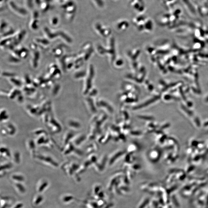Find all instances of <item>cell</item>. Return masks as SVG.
Wrapping results in <instances>:
<instances>
[{"mask_svg":"<svg viewBox=\"0 0 208 208\" xmlns=\"http://www.w3.org/2000/svg\"><path fill=\"white\" fill-rule=\"evenodd\" d=\"M35 159L41 163L53 167H57L59 166L57 162L50 155L42 154V153L37 154Z\"/></svg>","mask_w":208,"mask_h":208,"instance_id":"cell-1","label":"cell"},{"mask_svg":"<svg viewBox=\"0 0 208 208\" xmlns=\"http://www.w3.org/2000/svg\"><path fill=\"white\" fill-rule=\"evenodd\" d=\"M1 134L3 136H13L16 134L17 129L16 125L11 122L3 123L1 125Z\"/></svg>","mask_w":208,"mask_h":208,"instance_id":"cell-2","label":"cell"},{"mask_svg":"<svg viewBox=\"0 0 208 208\" xmlns=\"http://www.w3.org/2000/svg\"><path fill=\"white\" fill-rule=\"evenodd\" d=\"M46 126L49 130L53 134H58L62 129L60 123L52 115L51 116Z\"/></svg>","mask_w":208,"mask_h":208,"instance_id":"cell-3","label":"cell"},{"mask_svg":"<svg viewBox=\"0 0 208 208\" xmlns=\"http://www.w3.org/2000/svg\"><path fill=\"white\" fill-rule=\"evenodd\" d=\"M38 47L35 43L32 44L30 46V48L32 50L30 64L34 68H36L38 67L40 58V53L38 50V48H37Z\"/></svg>","mask_w":208,"mask_h":208,"instance_id":"cell-4","label":"cell"},{"mask_svg":"<svg viewBox=\"0 0 208 208\" xmlns=\"http://www.w3.org/2000/svg\"><path fill=\"white\" fill-rule=\"evenodd\" d=\"M26 148L32 158H35L37 154L36 148L37 145L35 140L29 139L25 142Z\"/></svg>","mask_w":208,"mask_h":208,"instance_id":"cell-5","label":"cell"},{"mask_svg":"<svg viewBox=\"0 0 208 208\" xmlns=\"http://www.w3.org/2000/svg\"><path fill=\"white\" fill-rule=\"evenodd\" d=\"M26 110L29 115L33 117L40 116L39 115L41 116L42 114L40 105H28L26 107Z\"/></svg>","mask_w":208,"mask_h":208,"instance_id":"cell-6","label":"cell"},{"mask_svg":"<svg viewBox=\"0 0 208 208\" xmlns=\"http://www.w3.org/2000/svg\"><path fill=\"white\" fill-rule=\"evenodd\" d=\"M75 134L73 131L69 130L66 131L64 133L62 138V148L67 145L69 143L71 142Z\"/></svg>","mask_w":208,"mask_h":208,"instance_id":"cell-7","label":"cell"},{"mask_svg":"<svg viewBox=\"0 0 208 208\" xmlns=\"http://www.w3.org/2000/svg\"><path fill=\"white\" fill-rule=\"evenodd\" d=\"M0 153H1V158L5 160L11 159L12 155V153L11 152V151L8 146L3 145H1V150H0Z\"/></svg>","mask_w":208,"mask_h":208,"instance_id":"cell-8","label":"cell"},{"mask_svg":"<svg viewBox=\"0 0 208 208\" xmlns=\"http://www.w3.org/2000/svg\"><path fill=\"white\" fill-rule=\"evenodd\" d=\"M44 35L45 38L49 41L53 40L59 37L57 30L54 31L47 28L44 29Z\"/></svg>","mask_w":208,"mask_h":208,"instance_id":"cell-9","label":"cell"},{"mask_svg":"<svg viewBox=\"0 0 208 208\" xmlns=\"http://www.w3.org/2000/svg\"><path fill=\"white\" fill-rule=\"evenodd\" d=\"M76 146L71 142L63 147L62 152L63 155L67 156L71 155L73 152H76Z\"/></svg>","mask_w":208,"mask_h":208,"instance_id":"cell-10","label":"cell"},{"mask_svg":"<svg viewBox=\"0 0 208 208\" xmlns=\"http://www.w3.org/2000/svg\"><path fill=\"white\" fill-rule=\"evenodd\" d=\"M35 43L38 47H40L43 49L48 48L50 44V41L45 38H37L35 40Z\"/></svg>","mask_w":208,"mask_h":208,"instance_id":"cell-11","label":"cell"},{"mask_svg":"<svg viewBox=\"0 0 208 208\" xmlns=\"http://www.w3.org/2000/svg\"><path fill=\"white\" fill-rule=\"evenodd\" d=\"M66 124L70 130L72 131L79 129L80 127L79 122L73 118L68 119L66 121Z\"/></svg>","mask_w":208,"mask_h":208,"instance_id":"cell-12","label":"cell"},{"mask_svg":"<svg viewBox=\"0 0 208 208\" xmlns=\"http://www.w3.org/2000/svg\"><path fill=\"white\" fill-rule=\"evenodd\" d=\"M7 79L11 84L15 87V88H20L23 86V82L18 77H17L16 75L8 78Z\"/></svg>","mask_w":208,"mask_h":208,"instance_id":"cell-13","label":"cell"},{"mask_svg":"<svg viewBox=\"0 0 208 208\" xmlns=\"http://www.w3.org/2000/svg\"><path fill=\"white\" fill-rule=\"evenodd\" d=\"M59 37L68 44H71L72 42V38L68 34L62 30H57Z\"/></svg>","mask_w":208,"mask_h":208,"instance_id":"cell-14","label":"cell"},{"mask_svg":"<svg viewBox=\"0 0 208 208\" xmlns=\"http://www.w3.org/2000/svg\"><path fill=\"white\" fill-rule=\"evenodd\" d=\"M1 122L2 123L9 122V114L6 109L1 108Z\"/></svg>","mask_w":208,"mask_h":208,"instance_id":"cell-15","label":"cell"},{"mask_svg":"<svg viewBox=\"0 0 208 208\" xmlns=\"http://www.w3.org/2000/svg\"><path fill=\"white\" fill-rule=\"evenodd\" d=\"M11 160L13 163L19 164L21 160V153L18 151H14L12 155Z\"/></svg>","mask_w":208,"mask_h":208,"instance_id":"cell-16","label":"cell"},{"mask_svg":"<svg viewBox=\"0 0 208 208\" xmlns=\"http://www.w3.org/2000/svg\"><path fill=\"white\" fill-rule=\"evenodd\" d=\"M63 48V47H61L60 45L57 46V47H55V48L52 49V54L54 56H56V57H57L58 58L60 57L61 56H63V54L64 52Z\"/></svg>","mask_w":208,"mask_h":208,"instance_id":"cell-17","label":"cell"},{"mask_svg":"<svg viewBox=\"0 0 208 208\" xmlns=\"http://www.w3.org/2000/svg\"><path fill=\"white\" fill-rule=\"evenodd\" d=\"M8 62L12 64H19L21 62V59L17 57L12 52H11V55L8 56Z\"/></svg>","mask_w":208,"mask_h":208,"instance_id":"cell-18","label":"cell"},{"mask_svg":"<svg viewBox=\"0 0 208 208\" xmlns=\"http://www.w3.org/2000/svg\"><path fill=\"white\" fill-rule=\"evenodd\" d=\"M32 134L38 137L39 136L43 135V134H47V132L45 129L40 128L35 129L32 132Z\"/></svg>","mask_w":208,"mask_h":208,"instance_id":"cell-19","label":"cell"},{"mask_svg":"<svg viewBox=\"0 0 208 208\" xmlns=\"http://www.w3.org/2000/svg\"><path fill=\"white\" fill-rule=\"evenodd\" d=\"M13 163V162H12ZM11 162L6 161L1 164V171H4L5 170H9L12 168L13 165Z\"/></svg>","mask_w":208,"mask_h":208,"instance_id":"cell-20","label":"cell"},{"mask_svg":"<svg viewBox=\"0 0 208 208\" xmlns=\"http://www.w3.org/2000/svg\"><path fill=\"white\" fill-rule=\"evenodd\" d=\"M60 89L61 86L60 85L58 84L54 85L52 90V96H57L58 95L59 92H60Z\"/></svg>","mask_w":208,"mask_h":208,"instance_id":"cell-21","label":"cell"},{"mask_svg":"<svg viewBox=\"0 0 208 208\" xmlns=\"http://www.w3.org/2000/svg\"><path fill=\"white\" fill-rule=\"evenodd\" d=\"M12 178L14 180L18 181L19 182L23 181L24 180V178L23 176L20 175H14L12 176Z\"/></svg>","mask_w":208,"mask_h":208,"instance_id":"cell-22","label":"cell"},{"mask_svg":"<svg viewBox=\"0 0 208 208\" xmlns=\"http://www.w3.org/2000/svg\"><path fill=\"white\" fill-rule=\"evenodd\" d=\"M16 185L17 188L18 189L20 192H25V189L21 184L18 183L16 184Z\"/></svg>","mask_w":208,"mask_h":208,"instance_id":"cell-23","label":"cell"},{"mask_svg":"<svg viewBox=\"0 0 208 208\" xmlns=\"http://www.w3.org/2000/svg\"><path fill=\"white\" fill-rule=\"evenodd\" d=\"M48 185V183L47 182H44L43 184L41 186L40 188H39V191L40 192H41L44 190V189L46 188Z\"/></svg>","mask_w":208,"mask_h":208,"instance_id":"cell-24","label":"cell"},{"mask_svg":"<svg viewBox=\"0 0 208 208\" xmlns=\"http://www.w3.org/2000/svg\"><path fill=\"white\" fill-rule=\"evenodd\" d=\"M42 200H43V198H42V196H39V197L37 198L36 200L35 204L36 205H38L41 202Z\"/></svg>","mask_w":208,"mask_h":208,"instance_id":"cell-25","label":"cell"},{"mask_svg":"<svg viewBox=\"0 0 208 208\" xmlns=\"http://www.w3.org/2000/svg\"><path fill=\"white\" fill-rule=\"evenodd\" d=\"M73 197L72 196H66L64 198L63 200L64 202H67L72 200Z\"/></svg>","mask_w":208,"mask_h":208,"instance_id":"cell-26","label":"cell"},{"mask_svg":"<svg viewBox=\"0 0 208 208\" xmlns=\"http://www.w3.org/2000/svg\"><path fill=\"white\" fill-rule=\"evenodd\" d=\"M22 206H23V204H18V205H17L16 207H15V208H20L21 207H22Z\"/></svg>","mask_w":208,"mask_h":208,"instance_id":"cell-27","label":"cell"},{"mask_svg":"<svg viewBox=\"0 0 208 208\" xmlns=\"http://www.w3.org/2000/svg\"><path fill=\"white\" fill-rule=\"evenodd\" d=\"M7 205H5L4 206H3V207L2 208H6V207Z\"/></svg>","mask_w":208,"mask_h":208,"instance_id":"cell-28","label":"cell"}]
</instances>
